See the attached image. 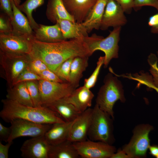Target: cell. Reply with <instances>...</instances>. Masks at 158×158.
Returning <instances> with one entry per match:
<instances>
[{
  "label": "cell",
  "mask_w": 158,
  "mask_h": 158,
  "mask_svg": "<svg viewBox=\"0 0 158 158\" xmlns=\"http://www.w3.org/2000/svg\"><path fill=\"white\" fill-rule=\"evenodd\" d=\"M151 32L152 33L158 34V25L155 27H152Z\"/></svg>",
  "instance_id": "ee69618b"
},
{
  "label": "cell",
  "mask_w": 158,
  "mask_h": 158,
  "mask_svg": "<svg viewBox=\"0 0 158 158\" xmlns=\"http://www.w3.org/2000/svg\"><path fill=\"white\" fill-rule=\"evenodd\" d=\"M107 0V2H108V1H111V0Z\"/></svg>",
  "instance_id": "7dc6e473"
},
{
  "label": "cell",
  "mask_w": 158,
  "mask_h": 158,
  "mask_svg": "<svg viewBox=\"0 0 158 158\" xmlns=\"http://www.w3.org/2000/svg\"><path fill=\"white\" fill-rule=\"evenodd\" d=\"M148 24L152 27L158 25V13L153 15L149 18Z\"/></svg>",
  "instance_id": "b9f144b4"
},
{
  "label": "cell",
  "mask_w": 158,
  "mask_h": 158,
  "mask_svg": "<svg viewBox=\"0 0 158 158\" xmlns=\"http://www.w3.org/2000/svg\"><path fill=\"white\" fill-rule=\"evenodd\" d=\"M31 59L29 54H12L0 51L1 74L6 81L8 87L14 85L18 76L28 66Z\"/></svg>",
  "instance_id": "8992f818"
},
{
  "label": "cell",
  "mask_w": 158,
  "mask_h": 158,
  "mask_svg": "<svg viewBox=\"0 0 158 158\" xmlns=\"http://www.w3.org/2000/svg\"><path fill=\"white\" fill-rule=\"evenodd\" d=\"M14 1L17 6L19 5L21 2L20 0H14Z\"/></svg>",
  "instance_id": "f6af8a7d"
},
{
  "label": "cell",
  "mask_w": 158,
  "mask_h": 158,
  "mask_svg": "<svg viewBox=\"0 0 158 158\" xmlns=\"http://www.w3.org/2000/svg\"><path fill=\"white\" fill-rule=\"evenodd\" d=\"M113 119L96 104L92 108L91 122L87 134L89 139L112 145L114 141Z\"/></svg>",
  "instance_id": "277c9868"
},
{
  "label": "cell",
  "mask_w": 158,
  "mask_h": 158,
  "mask_svg": "<svg viewBox=\"0 0 158 158\" xmlns=\"http://www.w3.org/2000/svg\"><path fill=\"white\" fill-rule=\"evenodd\" d=\"M39 75L41 79L51 82H65L61 79L54 72L48 69L42 71Z\"/></svg>",
  "instance_id": "e575fe53"
},
{
  "label": "cell",
  "mask_w": 158,
  "mask_h": 158,
  "mask_svg": "<svg viewBox=\"0 0 158 158\" xmlns=\"http://www.w3.org/2000/svg\"><path fill=\"white\" fill-rule=\"evenodd\" d=\"M89 57H76L72 61L71 67L70 83L75 89L79 86L83 73L88 66Z\"/></svg>",
  "instance_id": "4316f807"
},
{
  "label": "cell",
  "mask_w": 158,
  "mask_h": 158,
  "mask_svg": "<svg viewBox=\"0 0 158 158\" xmlns=\"http://www.w3.org/2000/svg\"><path fill=\"white\" fill-rule=\"evenodd\" d=\"M11 129L10 127H7L3 126L0 122V140L7 142L11 133Z\"/></svg>",
  "instance_id": "f35d334b"
},
{
  "label": "cell",
  "mask_w": 158,
  "mask_h": 158,
  "mask_svg": "<svg viewBox=\"0 0 158 158\" xmlns=\"http://www.w3.org/2000/svg\"><path fill=\"white\" fill-rule=\"evenodd\" d=\"M12 32L11 19L4 13H1L0 16V33L10 34Z\"/></svg>",
  "instance_id": "d6a6232c"
},
{
  "label": "cell",
  "mask_w": 158,
  "mask_h": 158,
  "mask_svg": "<svg viewBox=\"0 0 158 158\" xmlns=\"http://www.w3.org/2000/svg\"><path fill=\"white\" fill-rule=\"evenodd\" d=\"M11 133L7 142L21 137H36L44 135L53 124H41L27 120L16 118L11 121Z\"/></svg>",
  "instance_id": "9c48e42d"
},
{
  "label": "cell",
  "mask_w": 158,
  "mask_h": 158,
  "mask_svg": "<svg viewBox=\"0 0 158 158\" xmlns=\"http://www.w3.org/2000/svg\"><path fill=\"white\" fill-rule=\"evenodd\" d=\"M104 56H100L99 58L95 68L88 78L85 79L83 86L90 89L95 86L101 67L104 64Z\"/></svg>",
  "instance_id": "4dcf8cb0"
},
{
  "label": "cell",
  "mask_w": 158,
  "mask_h": 158,
  "mask_svg": "<svg viewBox=\"0 0 158 158\" xmlns=\"http://www.w3.org/2000/svg\"><path fill=\"white\" fill-rule=\"evenodd\" d=\"M74 121L53 124L44 135L47 142L50 145H55L67 140Z\"/></svg>",
  "instance_id": "d6986e66"
},
{
  "label": "cell",
  "mask_w": 158,
  "mask_h": 158,
  "mask_svg": "<svg viewBox=\"0 0 158 158\" xmlns=\"http://www.w3.org/2000/svg\"><path fill=\"white\" fill-rule=\"evenodd\" d=\"M124 11L120 5L115 0L107 2L102 17L100 28L107 30L109 27H121L127 22Z\"/></svg>",
  "instance_id": "7c38bea8"
},
{
  "label": "cell",
  "mask_w": 158,
  "mask_h": 158,
  "mask_svg": "<svg viewBox=\"0 0 158 158\" xmlns=\"http://www.w3.org/2000/svg\"><path fill=\"white\" fill-rule=\"evenodd\" d=\"M42 106H46L69 95L75 89L69 83L38 81Z\"/></svg>",
  "instance_id": "ba28073f"
},
{
  "label": "cell",
  "mask_w": 158,
  "mask_h": 158,
  "mask_svg": "<svg viewBox=\"0 0 158 158\" xmlns=\"http://www.w3.org/2000/svg\"><path fill=\"white\" fill-rule=\"evenodd\" d=\"M121 27L114 28L106 37L97 36L95 34L84 38L92 54L97 50L103 51L105 54L104 67L107 68L111 60L118 57V42Z\"/></svg>",
  "instance_id": "5b68a950"
},
{
  "label": "cell",
  "mask_w": 158,
  "mask_h": 158,
  "mask_svg": "<svg viewBox=\"0 0 158 158\" xmlns=\"http://www.w3.org/2000/svg\"><path fill=\"white\" fill-rule=\"evenodd\" d=\"M154 90H155L156 91V92L157 93H158V88H154Z\"/></svg>",
  "instance_id": "bcb514c9"
},
{
  "label": "cell",
  "mask_w": 158,
  "mask_h": 158,
  "mask_svg": "<svg viewBox=\"0 0 158 158\" xmlns=\"http://www.w3.org/2000/svg\"><path fill=\"white\" fill-rule=\"evenodd\" d=\"M107 2V0H97L85 20L82 23L88 33L100 28L102 17Z\"/></svg>",
  "instance_id": "ffe728a7"
},
{
  "label": "cell",
  "mask_w": 158,
  "mask_h": 158,
  "mask_svg": "<svg viewBox=\"0 0 158 158\" xmlns=\"http://www.w3.org/2000/svg\"><path fill=\"white\" fill-rule=\"evenodd\" d=\"M153 129V127L149 124L137 125L133 130L130 140L122 150L130 158L145 157L150 146L149 134Z\"/></svg>",
  "instance_id": "52a82bcc"
},
{
  "label": "cell",
  "mask_w": 158,
  "mask_h": 158,
  "mask_svg": "<svg viewBox=\"0 0 158 158\" xmlns=\"http://www.w3.org/2000/svg\"><path fill=\"white\" fill-rule=\"evenodd\" d=\"M92 111V108H88L74 121L70 130L68 140L74 143L83 141L87 139Z\"/></svg>",
  "instance_id": "4fadbf2b"
},
{
  "label": "cell",
  "mask_w": 158,
  "mask_h": 158,
  "mask_svg": "<svg viewBox=\"0 0 158 158\" xmlns=\"http://www.w3.org/2000/svg\"><path fill=\"white\" fill-rule=\"evenodd\" d=\"M150 6L155 8L158 11V0H134L133 8L135 11L143 6Z\"/></svg>",
  "instance_id": "d590c367"
},
{
  "label": "cell",
  "mask_w": 158,
  "mask_h": 158,
  "mask_svg": "<svg viewBox=\"0 0 158 158\" xmlns=\"http://www.w3.org/2000/svg\"><path fill=\"white\" fill-rule=\"evenodd\" d=\"M74 58H71L65 61L53 72L65 82L70 83L71 67Z\"/></svg>",
  "instance_id": "f546056e"
},
{
  "label": "cell",
  "mask_w": 158,
  "mask_h": 158,
  "mask_svg": "<svg viewBox=\"0 0 158 158\" xmlns=\"http://www.w3.org/2000/svg\"><path fill=\"white\" fill-rule=\"evenodd\" d=\"M13 141L8 142L5 145L0 142V158H8L10 147L13 143Z\"/></svg>",
  "instance_id": "ab89813d"
},
{
  "label": "cell",
  "mask_w": 158,
  "mask_h": 158,
  "mask_svg": "<svg viewBox=\"0 0 158 158\" xmlns=\"http://www.w3.org/2000/svg\"><path fill=\"white\" fill-rule=\"evenodd\" d=\"M41 79V78L40 77L32 71L28 66L25 68L18 76L14 85L22 82L31 80H39Z\"/></svg>",
  "instance_id": "1f68e13d"
},
{
  "label": "cell",
  "mask_w": 158,
  "mask_h": 158,
  "mask_svg": "<svg viewBox=\"0 0 158 158\" xmlns=\"http://www.w3.org/2000/svg\"><path fill=\"white\" fill-rule=\"evenodd\" d=\"M58 113L66 121H74L82 113L72 104L60 100L46 106Z\"/></svg>",
  "instance_id": "484cf974"
},
{
  "label": "cell",
  "mask_w": 158,
  "mask_h": 158,
  "mask_svg": "<svg viewBox=\"0 0 158 158\" xmlns=\"http://www.w3.org/2000/svg\"><path fill=\"white\" fill-rule=\"evenodd\" d=\"M0 6L1 11L11 20L13 12L11 0H0Z\"/></svg>",
  "instance_id": "8d00e7d4"
},
{
  "label": "cell",
  "mask_w": 158,
  "mask_h": 158,
  "mask_svg": "<svg viewBox=\"0 0 158 158\" xmlns=\"http://www.w3.org/2000/svg\"><path fill=\"white\" fill-rule=\"evenodd\" d=\"M31 39L12 33H0V51L16 55L29 54L32 49Z\"/></svg>",
  "instance_id": "8fae6325"
},
{
  "label": "cell",
  "mask_w": 158,
  "mask_h": 158,
  "mask_svg": "<svg viewBox=\"0 0 158 158\" xmlns=\"http://www.w3.org/2000/svg\"><path fill=\"white\" fill-rule=\"evenodd\" d=\"M12 6L13 17L11 20L12 27L11 33L17 35L34 38V32L29 20L16 5L14 0H11Z\"/></svg>",
  "instance_id": "2e32d148"
},
{
  "label": "cell",
  "mask_w": 158,
  "mask_h": 158,
  "mask_svg": "<svg viewBox=\"0 0 158 158\" xmlns=\"http://www.w3.org/2000/svg\"><path fill=\"white\" fill-rule=\"evenodd\" d=\"M158 58L155 54L151 53L149 55L148 62L150 66L149 71L151 75L147 73H140L137 78L138 86L144 85L152 89L158 88Z\"/></svg>",
  "instance_id": "44dd1931"
},
{
  "label": "cell",
  "mask_w": 158,
  "mask_h": 158,
  "mask_svg": "<svg viewBox=\"0 0 158 158\" xmlns=\"http://www.w3.org/2000/svg\"><path fill=\"white\" fill-rule=\"evenodd\" d=\"M121 6L124 12L131 13L134 6V0H115Z\"/></svg>",
  "instance_id": "74e56055"
},
{
  "label": "cell",
  "mask_w": 158,
  "mask_h": 158,
  "mask_svg": "<svg viewBox=\"0 0 158 158\" xmlns=\"http://www.w3.org/2000/svg\"><path fill=\"white\" fill-rule=\"evenodd\" d=\"M28 67L32 71L39 75L43 71L49 69L42 61L39 59L32 58Z\"/></svg>",
  "instance_id": "836d02e7"
},
{
  "label": "cell",
  "mask_w": 158,
  "mask_h": 158,
  "mask_svg": "<svg viewBox=\"0 0 158 158\" xmlns=\"http://www.w3.org/2000/svg\"><path fill=\"white\" fill-rule=\"evenodd\" d=\"M46 15L47 18L53 23L56 24L59 19L67 20L75 22L73 17L66 8L62 0H49Z\"/></svg>",
  "instance_id": "603a6c76"
},
{
  "label": "cell",
  "mask_w": 158,
  "mask_h": 158,
  "mask_svg": "<svg viewBox=\"0 0 158 158\" xmlns=\"http://www.w3.org/2000/svg\"><path fill=\"white\" fill-rule=\"evenodd\" d=\"M156 157L157 158H158V155L157 156V157Z\"/></svg>",
  "instance_id": "c3c4849f"
},
{
  "label": "cell",
  "mask_w": 158,
  "mask_h": 158,
  "mask_svg": "<svg viewBox=\"0 0 158 158\" xmlns=\"http://www.w3.org/2000/svg\"><path fill=\"white\" fill-rule=\"evenodd\" d=\"M32 49L29 54L33 59L44 62L54 72L67 60L77 56L89 57L92 54L84 38L49 43L31 39Z\"/></svg>",
  "instance_id": "6da1fadb"
},
{
  "label": "cell",
  "mask_w": 158,
  "mask_h": 158,
  "mask_svg": "<svg viewBox=\"0 0 158 158\" xmlns=\"http://www.w3.org/2000/svg\"><path fill=\"white\" fill-rule=\"evenodd\" d=\"M34 31V38L40 41L53 43L66 40L57 23L51 26L40 24L38 27Z\"/></svg>",
  "instance_id": "ac0fdd59"
},
{
  "label": "cell",
  "mask_w": 158,
  "mask_h": 158,
  "mask_svg": "<svg viewBox=\"0 0 158 158\" xmlns=\"http://www.w3.org/2000/svg\"><path fill=\"white\" fill-rule=\"evenodd\" d=\"M97 0H62L75 22L83 23Z\"/></svg>",
  "instance_id": "9a60e30c"
},
{
  "label": "cell",
  "mask_w": 158,
  "mask_h": 158,
  "mask_svg": "<svg viewBox=\"0 0 158 158\" xmlns=\"http://www.w3.org/2000/svg\"><path fill=\"white\" fill-rule=\"evenodd\" d=\"M111 158H130L122 149L118 150L117 152L114 153Z\"/></svg>",
  "instance_id": "60d3db41"
},
{
  "label": "cell",
  "mask_w": 158,
  "mask_h": 158,
  "mask_svg": "<svg viewBox=\"0 0 158 158\" xmlns=\"http://www.w3.org/2000/svg\"><path fill=\"white\" fill-rule=\"evenodd\" d=\"M0 116L5 122L21 118L41 124H53L66 122L57 112L47 107H35L23 105L8 99H2Z\"/></svg>",
  "instance_id": "7a4b0ae2"
},
{
  "label": "cell",
  "mask_w": 158,
  "mask_h": 158,
  "mask_svg": "<svg viewBox=\"0 0 158 158\" xmlns=\"http://www.w3.org/2000/svg\"><path fill=\"white\" fill-rule=\"evenodd\" d=\"M44 0H26L23 4L18 6L17 7L22 12L26 15L30 25L34 30L39 26L33 18L32 13L33 11L43 5Z\"/></svg>",
  "instance_id": "83f0119b"
},
{
  "label": "cell",
  "mask_w": 158,
  "mask_h": 158,
  "mask_svg": "<svg viewBox=\"0 0 158 158\" xmlns=\"http://www.w3.org/2000/svg\"><path fill=\"white\" fill-rule=\"evenodd\" d=\"M6 97L23 105L34 107L25 82L18 83L11 87H8Z\"/></svg>",
  "instance_id": "cb8c5ba5"
},
{
  "label": "cell",
  "mask_w": 158,
  "mask_h": 158,
  "mask_svg": "<svg viewBox=\"0 0 158 158\" xmlns=\"http://www.w3.org/2000/svg\"><path fill=\"white\" fill-rule=\"evenodd\" d=\"M50 145L44 135L32 138L23 144L21 156L24 158H48Z\"/></svg>",
  "instance_id": "5bb4252c"
},
{
  "label": "cell",
  "mask_w": 158,
  "mask_h": 158,
  "mask_svg": "<svg viewBox=\"0 0 158 158\" xmlns=\"http://www.w3.org/2000/svg\"><path fill=\"white\" fill-rule=\"evenodd\" d=\"M73 145L80 157L83 158H111L116 152L115 147L111 145L88 139Z\"/></svg>",
  "instance_id": "30bf717a"
},
{
  "label": "cell",
  "mask_w": 158,
  "mask_h": 158,
  "mask_svg": "<svg viewBox=\"0 0 158 158\" xmlns=\"http://www.w3.org/2000/svg\"><path fill=\"white\" fill-rule=\"evenodd\" d=\"M94 97L90 89L83 86L75 88L68 96L61 100L71 104L82 113L91 107Z\"/></svg>",
  "instance_id": "e0dca14e"
},
{
  "label": "cell",
  "mask_w": 158,
  "mask_h": 158,
  "mask_svg": "<svg viewBox=\"0 0 158 158\" xmlns=\"http://www.w3.org/2000/svg\"><path fill=\"white\" fill-rule=\"evenodd\" d=\"M103 82L97 93L96 104L114 119L113 107L115 103L118 100L123 103L126 100L123 86L117 77L111 73L106 75Z\"/></svg>",
  "instance_id": "3957f363"
},
{
  "label": "cell",
  "mask_w": 158,
  "mask_h": 158,
  "mask_svg": "<svg viewBox=\"0 0 158 158\" xmlns=\"http://www.w3.org/2000/svg\"><path fill=\"white\" fill-rule=\"evenodd\" d=\"M150 153L152 156L155 157L158 155V146L152 145L150 146L149 149Z\"/></svg>",
  "instance_id": "7bdbcfd3"
},
{
  "label": "cell",
  "mask_w": 158,
  "mask_h": 158,
  "mask_svg": "<svg viewBox=\"0 0 158 158\" xmlns=\"http://www.w3.org/2000/svg\"><path fill=\"white\" fill-rule=\"evenodd\" d=\"M157 56H158V51L157 52Z\"/></svg>",
  "instance_id": "681fc988"
},
{
  "label": "cell",
  "mask_w": 158,
  "mask_h": 158,
  "mask_svg": "<svg viewBox=\"0 0 158 158\" xmlns=\"http://www.w3.org/2000/svg\"><path fill=\"white\" fill-rule=\"evenodd\" d=\"M38 81L35 80L26 82L28 90L35 107L42 106Z\"/></svg>",
  "instance_id": "f1b7e54d"
},
{
  "label": "cell",
  "mask_w": 158,
  "mask_h": 158,
  "mask_svg": "<svg viewBox=\"0 0 158 158\" xmlns=\"http://www.w3.org/2000/svg\"><path fill=\"white\" fill-rule=\"evenodd\" d=\"M59 25L64 37L67 39L84 38L88 36L87 31L82 23L67 20L59 19L56 23Z\"/></svg>",
  "instance_id": "7402d4cb"
},
{
  "label": "cell",
  "mask_w": 158,
  "mask_h": 158,
  "mask_svg": "<svg viewBox=\"0 0 158 158\" xmlns=\"http://www.w3.org/2000/svg\"><path fill=\"white\" fill-rule=\"evenodd\" d=\"M79 157L73 143L68 140L50 145L48 158H77Z\"/></svg>",
  "instance_id": "d4e9b609"
}]
</instances>
